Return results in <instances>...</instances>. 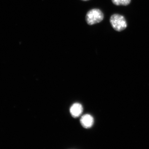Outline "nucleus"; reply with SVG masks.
<instances>
[{"label": "nucleus", "mask_w": 149, "mask_h": 149, "mask_svg": "<svg viewBox=\"0 0 149 149\" xmlns=\"http://www.w3.org/2000/svg\"><path fill=\"white\" fill-rule=\"evenodd\" d=\"M110 22L113 29L118 32H121L127 27V22L125 17L120 15H113L111 17Z\"/></svg>", "instance_id": "nucleus-1"}, {"label": "nucleus", "mask_w": 149, "mask_h": 149, "mask_svg": "<svg viewBox=\"0 0 149 149\" xmlns=\"http://www.w3.org/2000/svg\"><path fill=\"white\" fill-rule=\"evenodd\" d=\"M103 19V13L98 9H93L89 11L86 16V21L90 25L99 23Z\"/></svg>", "instance_id": "nucleus-2"}, {"label": "nucleus", "mask_w": 149, "mask_h": 149, "mask_svg": "<svg viewBox=\"0 0 149 149\" xmlns=\"http://www.w3.org/2000/svg\"><path fill=\"white\" fill-rule=\"evenodd\" d=\"M80 122L83 127L86 128H91L94 123L93 118L89 114L83 116L80 119Z\"/></svg>", "instance_id": "nucleus-3"}, {"label": "nucleus", "mask_w": 149, "mask_h": 149, "mask_svg": "<svg viewBox=\"0 0 149 149\" xmlns=\"http://www.w3.org/2000/svg\"><path fill=\"white\" fill-rule=\"evenodd\" d=\"M83 108L81 104L79 103L73 104L70 108V112L72 117L77 118L82 114Z\"/></svg>", "instance_id": "nucleus-4"}, {"label": "nucleus", "mask_w": 149, "mask_h": 149, "mask_svg": "<svg viewBox=\"0 0 149 149\" xmlns=\"http://www.w3.org/2000/svg\"><path fill=\"white\" fill-rule=\"evenodd\" d=\"M114 4L116 6H126L130 3L131 0H111Z\"/></svg>", "instance_id": "nucleus-5"}, {"label": "nucleus", "mask_w": 149, "mask_h": 149, "mask_svg": "<svg viewBox=\"0 0 149 149\" xmlns=\"http://www.w3.org/2000/svg\"><path fill=\"white\" fill-rule=\"evenodd\" d=\"M82 1H88V0H82Z\"/></svg>", "instance_id": "nucleus-6"}]
</instances>
